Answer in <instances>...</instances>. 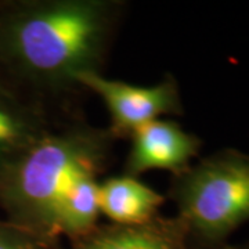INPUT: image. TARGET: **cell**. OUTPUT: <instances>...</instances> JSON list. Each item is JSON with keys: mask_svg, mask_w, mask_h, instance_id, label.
<instances>
[{"mask_svg": "<svg viewBox=\"0 0 249 249\" xmlns=\"http://www.w3.org/2000/svg\"><path fill=\"white\" fill-rule=\"evenodd\" d=\"M124 163V173L132 178L151 170H166L172 176L188 169L201 152L204 142L186 132L173 119H157L136 130Z\"/></svg>", "mask_w": 249, "mask_h": 249, "instance_id": "obj_5", "label": "cell"}, {"mask_svg": "<svg viewBox=\"0 0 249 249\" xmlns=\"http://www.w3.org/2000/svg\"><path fill=\"white\" fill-rule=\"evenodd\" d=\"M76 82L104 103L109 114L107 129L115 140L130 139L142 126L160 119V116L184 114L178 82L169 72L152 86L109 79L103 72L80 73Z\"/></svg>", "mask_w": 249, "mask_h": 249, "instance_id": "obj_4", "label": "cell"}, {"mask_svg": "<svg viewBox=\"0 0 249 249\" xmlns=\"http://www.w3.org/2000/svg\"><path fill=\"white\" fill-rule=\"evenodd\" d=\"M229 249H249V240L242 242L240 245H231Z\"/></svg>", "mask_w": 249, "mask_h": 249, "instance_id": "obj_11", "label": "cell"}, {"mask_svg": "<svg viewBox=\"0 0 249 249\" xmlns=\"http://www.w3.org/2000/svg\"><path fill=\"white\" fill-rule=\"evenodd\" d=\"M115 139L107 127L75 115L0 170V208L6 220L47 238L54 235L55 208L82 175L98 176L112 158Z\"/></svg>", "mask_w": 249, "mask_h": 249, "instance_id": "obj_2", "label": "cell"}, {"mask_svg": "<svg viewBox=\"0 0 249 249\" xmlns=\"http://www.w3.org/2000/svg\"><path fill=\"white\" fill-rule=\"evenodd\" d=\"M127 3L124 0L0 1V83L57 121L79 115L88 93L76 78L101 72Z\"/></svg>", "mask_w": 249, "mask_h": 249, "instance_id": "obj_1", "label": "cell"}, {"mask_svg": "<svg viewBox=\"0 0 249 249\" xmlns=\"http://www.w3.org/2000/svg\"><path fill=\"white\" fill-rule=\"evenodd\" d=\"M170 199L190 249H229L249 222V154L222 148L170 178Z\"/></svg>", "mask_w": 249, "mask_h": 249, "instance_id": "obj_3", "label": "cell"}, {"mask_svg": "<svg viewBox=\"0 0 249 249\" xmlns=\"http://www.w3.org/2000/svg\"><path fill=\"white\" fill-rule=\"evenodd\" d=\"M62 121L18 97L0 83V170L42 140Z\"/></svg>", "mask_w": 249, "mask_h": 249, "instance_id": "obj_7", "label": "cell"}, {"mask_svg": "<svg viewBox=\"0 0 249 249\" xmlns=\"http://www.w3.org/2000/svg\"><path fill=\"white\" fill-rule=\"evenodd\" d=\"M71 249H190L186 227L178 216L158 214L136 226L98 224L88 235L73 241Z\"/></svg>", "mask_w": 249, "mask_h": 249, "instance_id": "obj_6", "label": "cell"}, {"mask_svg": "<svg viewBox=\"0 0 249 249\" xmlns=\"http://www.w3.org/2000/svg\"><path fill=\"white\" fill-rule=\"evenodd\" d=\"M0 249H62L60 240L47 238L7 220H0Z\"/></svg>", "mask_w": 249, "mask_h": 249, "instance_id": "obj_10", "label": "cell"}, {"mask_svg": "<svg viewBox=\"0 0 249 249\" xmlns=\"http://www.w3.org/2000/svg\"><path fill=\"white\" fill-rule=\"evenodd\" d=\"M100 181L97 176L82 175L62 194L54 213L53 230L57 238L68 237L71 242L88 235L98 226Z\"/></svg>", "mask_w": 249, "mask_h": 249, "instance_id": "obj_9", "label": "cell"}, {"mask_svg": "<svg viewBox=\"0 0 249 249\" xmlns=\"http://www.w3.org/2000/svg\"><path fill=\"white\" fill-rule=\"evenodd\" d=\"M100 211L114 224L136 226L158 216L166 196L127 175L100 181Z\"/></svg>", "mask_w": 249, "mask_h": 249, "instance_id": "obj_8", "label": "cell"}]
</instances>
